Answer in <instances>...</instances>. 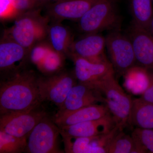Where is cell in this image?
Wrapping results in <instances>:
<instances>
[{
    "label": "cell",
    "instance_id": "83f0119b",
    "mask_svg": "<svg viewBox=\"0 0 153 153\" xmlns=\"http://www.w3.org/2000/svg\"><path fill=\"white\" fill-rule=\"evenodd\" d=\"M14 0H0V18L7 21L17 18Z\"/></svg>",
    "mask_w": 153,
    "mask_h": 153
},
{
    "label": "cell",
    "instance_id": "5b68a950",
    "mask_svg": "<svg viewBox=\"0 0 153 153\" xmlns=\"http://www.w3.org/2000/svg\"><path fill=\"white\" fill-rule=\"evenodd\" d=\"M105 46L110 62L115 73L123 76L126 72L137 65L133 45L127 35L120 30L110 31L105 36Z\"/></svg>",
    "mask_w": 153,
    "mask_h": 153
},
{
    "label": "cell",
    "instance_id": "7c38bea8",
    "mask_svg": "<svg viewBox=\"0 0 153 153\" xmlns=\"http://www.w3.org/2000/svg\"><path fill=\"white\" fill-rule=\"evenodd\" d=\"M99 102L104 104L105 100L98 89L92 85L78 82L71 88L57 112L72 111Z\"/></svg>",
    "mask_w": 153,
    "mask_h": 153
},
{
    "label": "cell",
    "instance_id": "7402d4cb",
    "mask_svg": "<svg viewBox=\"0 0 153 153\" xmlns=\"http://www.w3.org/2000/svg\"><path fill=\"white\" fill-rule=\"evenodd\" d=\"M27 142V138L18 137L0 130V153L25 152Z\"/></svg>",
    "mask_w": 153,
    "mask_h": 153
},
{
    "label": "cell",
    "instance_id": "30bf717a",
    "mask_svg": "<svg viewBox=\"0 0 153 153\" xmlns=\"http://www.w3.org/2000/svg\"><path fill=\"white\" fill-rule=\"evenodd\" d=\"M85 36L73 41L68 56L74 55L94 63L109 61L105 54V38L100 33L85 34Z\"/></svg>",
    "mask_w": 153,
    "mask_h": 153
},
{
    "label": "cell",
    "instance_id": "52a82bcc",
    "mask_svg": "<svg viewBox=\"0 0 153 153\" xmlns=\"http://www.w3.org/2000/svg\"><path fill=\"white\" fill-rule=\"evenodd\" d=\"M29 62V51L4 34L0 42L1 81L10 78L26 69V65Z\"/></svg>",
    "mask_w": 153,
    "mask_h": 153
},
{
    "label": "cell",
    "instance_id": "d4e9b609",
    "mask_svg": "<svg viewBox=\"0 0 153 153\" xmlns=\"http://www.w3.org/2000/svg\"><path fill=\"white\" fill-rule=\"evenodd\" d=\"M52 48L47 38L36 43L29 49L30 62L38 66Z\"/></svg>",
    "mask_w": 153,
    "mask_h": 153
},
{
    "label": "cell",
    "instance_id": "ffe728a7",
    "mask_svg": "<svg viewBox=\"0 0 153 153\" xmlns=\"http://www.w3.org/2000/svg\"><path fill=\"white\" fill-rule=\"evenodd\" d=\"M132 23L149 32L153 17L152 0H130Z\"/></svg>",
    "mask_w": 153,
    "mask_h": 153
},
{
    "label": "cell",
    "instance_id": "2e32d148",
    "mask_svg": "<svg viewBox=\"0 0 153 153\" xmlns=\"http://www.w3.org/2000/svg\"><path fill=\"white\" fill-rule=\"evenodd\" d=\"M110 113L105 104H96L72 111L57 112L52 119L58 127H61L97 119Z\"/></svg>",
    "mask_w": 153,
    "mask_h": 153
},
{
    "label": "cell",
    "instance_id": "7a4b0ae2",
    "mask_svg": "<svg viewBox=\"0 0 153 153\" xmlns=\"http://www.w3.org/2000/svg\"><path fill=\"white\" fill-rule=\"evenodd\" d=\"M41 11L37 9L19 15L4 34L29 51L33 45L47 38L50 19L41 15Z\"/></svg>",
    "mask_w": 153,
    "mask_h": 153
},
{
    "label": "cell",
    "instance_id": "8fae6325",
    "mask_svg": "<svg viewBox=\"0 0 153 153\" xmlns=\"http://www.w3.org/2000/svg\"><path fill=\"white\" fill-rule=\"evenodd\" d=\"M74 62V73L78 82L92 85L107 75L115 72L110 61L94 63L74 55H69Z\"/></svg>",
    "mask_w": 153,
    "mask_h": 153
},
{
    "label": "cell",
    "instance_id": "f1b7e54d",
    "mask_svg": "<svg viewBox=\"0 0 153 153\" xmlns=\"http://www.w3.org/2000/svg\"><path fill=\"white\" fill-rule=\"evenodd\" d=\"M149 70L150 75L149 84L140 97L146 101L153 103V70Z\"/></svg>",
    "mask_w": 153,
    "mask_h": 153
},
{
    "label": "cell",
    "instance_id": "4316f807",
    "mask_svg": "<svg viewBox=\"0 0 153 153\" xmlns=\"http://www.w3.org/2000/svg\"><path fill=\"white\" fill-rule=\"evenodd\" d=\"M45 0H14L17 17L28 11L41 8Z\"/></svg>",
    "mask_w": 153,
    "mask_h": 153
},
{
    "label": "cell",
    "instance_id": "277c9868",
    "mask_svg": "<svg viewBox=\"0 0 153 153\" xmlns=\"http://www.w3.org/2000/svg\"><path fill=\"white\" fill-rule=\"evenodd\" d=\"M114 74L115 72L110 73L93 86L102 94L104 104L114 118L117 125L123 129L131 125L133 100L119 84Z\"/></svg>",
    "mask_w": 153,
    "mask_h": 153
},
{
    "label": "cell",
    "instance_id": "9a60e30c",
    "mask_svg": "<svg viewBox=\"0 0 153 153\" xmlns=\"http://www.w3.org/2000/svg\"><path fill=\"white\" fill-rule=\"evenodd\" d=\"M127 35L133 45L137 65L153 70V36L132 22Z\"/></svg>",
    "mask_w": 153,
    "mask_h": 153
},
{
    "label": "cell",
    "instance_id": "484cf974",
    "mask_svg": "<svg viewBox=\"0 0 153 153\" xmlns=\"http://www.w3.org/2000/svg\"><path fill=\"white\" fill-rule=\"evenodd\" d=\"M131 135L138 140L149 152L153 153V129L136 128Z\"/></svg>",
    "mask_w": 153,
    "mask_h": 153
},
{
    "label": "cell",
    "instance_id": "6da1fadb",
    "mask_svg": "<svg viewBox=\"0 0 153 153\" xmlns=\"http://www.w3.org/2000/svg\"><path fill=\"white\" fill-rule=\"evenodd\" d=\"M38 76L27 69L0 82V115L31 110L43 102Z\"/></svg>",
    "mask_w": 153,
    "mask_h": 153
},
{
    "label": "cell",
    "instance_id": "ac0fdd59",
    "mask_svg": "<svg viewBox=\"0 0 153 153\" xmlns=\"http://www.w3.org/2000/svg\"><path fill=\"white\" fill-rule=\"evenodd\" d=\"M130 124L138 128L153 129V103L141 97L133 100Z\"/></svg>",
    "mask_w": 153,
    "mask_h": 153
},
{
    "label": "cell",
    "instance_id": "9c48e42d",
    "mask_svg": "<svg viewBox=\"0 0 153 153\" xmlns=\"http://www.w3.org/2000/svg\"><path fill=\"white\" fill-rule=\"evenodd\" d=\"M39 107L28 111L0 115V130L18 137L28 138L36 125L48 115Z\"/></svg>",
    "mask_w": 153,
    "mask_h": 153
},
{
    "label": "cell",
    "instance_id": "cb8c5ba5",
    "mask_svg": "<svg viewBox=\"0 0 153 153\" xmlns=\"http://www.w3.org/2000/svg\"><path fill=\"white\" fill-rule=\"evenodd\" d=\"M135 141L132 136L121 130L114 137L107 149V153H132Z\"/></svg>",
    "mask_w": 153,
    "mask_h": 153
},
{
    "label": "cell",
    "instance_id": "5bb4252c",
    "mask_svg": "<svg viewBox=\"0 0 153 153\" xmlns=\"http://www.w3.org/2000/svg\"><path fill=\"white\" fill-rule=\"evenodd\" d=\"M96 0H57L48 7L47 16L53 22L79 21Z\"/></svg>",
    "mask_w": 153,
    "mask_h": 153
},
{
    "label": "cell",
    "instance_id": "603a6c76",
    "mask_svg": "<svg viewBox=\"0 0 153 153\" xmlns=\"http://www.w3.org/2000/svg\"><path fill=\"white\" fill-rule=\"evenodd\" d=\"M65 56L52 48L37 67L48 76L56 74L61 71Z\"/></svg>",
    "mask_w": 153,
    "mask_h": 153
},
{
    "label": "cell",
    "instance_id": "ba28073f",
    "mask_svg": "<svg viewBox=\"0 0 153 153\" xmlns=\"http://www.w3.org/2000/svg\"><path fill=\"white\" fill-rule=\"evenodd\" d=\"M77 81L73 72L61 71L39 77L38 84L43 101L51 102L58 109L63 105L69 91Z\"/></svg>",
    "mask_w": 153,
    "mask_h": 153
},
{
    "label": "cell",
    "instance_id": "f546056e",
    "mask_svg": "<svg viewBox=\"0 0 153 153\" xmlns=\"http://www.w3.org/2000/svg\"><path fill=\"white\" fill-rule=\"evenodd\" d=\"M149 32L151 33V35L153 36V17L152 19V22H151L150 27L149 31Z\"/></svg>",
    "mask_w": 153,
    "mask_h": 153
},
{
    "label": "cell",
    "instance_id": "4fadbf2b",
    "mask_svg": "<svg viewBox=\"0 0 153 153\" xmlns=\"http://www.w3.org/2000/svg\"><path fill=\"white\" fill-rule=\"evenodd\" d=\"M116 126L114 118L110 113L97 119L59 128L60 135L85 137L108 133Z\"/></svg>",
    "mask_w": 153,
    "mask_h": 153
},
{
    "label": "cell",
    "instance_id": "8992f818",
    "mask_svg": "<svg viewBox=\"0 0 153 153\" xmlns=\"http://www.w3.org/2000/svg\"><path fill=\"white\" fill-rule=\"evenodd\" d=\"M59 127L48 115L34 128L27 138L25 153H61L59 148Z\"/></svg>",
    "mask_w": 153,
    "mask_h": 153
},
{
    "label": "cell",
    "instance_id": "44dd1931",
    "mask_svg": "<svg viewBox=\"0 0 153 153\" xmlns=\"http://www.w3.org/2000/svg\"><path fill=\"white\" fill-rule=\"evenodd\" d=\"M66 153H100L97 136L75 137L61 135Z\"/></svg>",
    "mask_w": 153,
    "mask_h": 153
},
{
    "label": "cell",
    "instance_id": "e0dca14e",
    "mask_svg": "<svg viewBox=\"0 0 153 153\" xmlns=\"http://www.w3.org/2000/svg\"><path fill=\"white\" fill-rule=\"evenodd\" d=\"M47 39L55 51L68 55L74 38L70 30L61 22H53L49 25Z\"/></svg>",
    "mask_w": 153,
    "mask_h": 153
},
{
    "label": "cell",
    "instance_id": "d6986e66",
    "mask_svg": "<svg viewBox=\"0 0 153 153\" xmlns=\"http://www.w3.org/2000/svg\"><path fill=\"white\" fill-rule=\"evenodd\" d=\"M124 84L127 89L135 94H142L150 82L149 70L136 65L124 74Z\"/></svg>",
    "mask_w": 153,
    "mask_h": 153
},
{
    "label": "cell",
    "instance_id": "3957f363",
    "mask_svg": "<svg viewBox=\"0 0 153 153\" xmlns=\"http://www.w3.org/2000/svg\"><path fill=\"white\" fill-rule=\"evenodd\" d=\"M121 17L118 0H96L78 21V28L84 34L120 30Z\"/></svg>",
    "mask_w": 153,
    "mask_h": 153
}]
</instances>
